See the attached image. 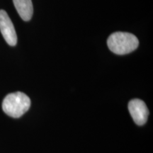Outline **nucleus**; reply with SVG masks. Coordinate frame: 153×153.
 Returning <instances> with one entry per match:
<instances>
[{
	"label": "nucleus",
	"instance_id": "obj_1",
	"mask_svg": "<svg viewBox=\"0 0 153 153\" xmlns=\"http://www.w3.org/2000/svg\"><path fill=\"white\" fill-rule=\"evenodd\" d=\"M107 45L111 52L117 55H126L138 47L139 41L133 34L126 32L112 33L107 40Z\"/></svg>",
	"mask_w": 153,
	"mask_h": 153
},
{
	"label": "nucleus",
	"instance_id": "obj_2",
	"mask_svg": "<svg viewBox=\"0 0 153 153\" xmlns=\"http://www.w3.org/2000/svg\"><path fill=\"white\" fill-rule=\"evenodd\" d=\"M29 97L21 91L9 94L2 102V109L4 113L12 118H19L29 109Z\"/></svg>",
	"mask_w": 153,
	"mask_h": 153
},
{
	"label": "nucleus",
	"instance_id": "obj_3",
	"mask_svg": "<svg viewBox=\"0 0 153 153\" xmlns=\"http://www.w3.org/2000/svg\"><path fill=\"white\" fill-rule=\"evenodd\" d=\"M0 31L4 38L11 46L17 43V36L13 23L4 10H0Z\"/></svg>",
	"mask_w": 153,
	"mask_h": 153
},
{
	"label": "nucleus",
	"instance_id": "obj_4",
	"mask_svg": "<svg viewBox=\"0 0 153 153\" xmlns=\"http://www.w3.org/2000/svg\"><path fill=\"white\" fill-rule=\"evenodd\" d=\"M128 110L132 118L138 126H143L147 122L149 111L144 101L138 99L131 100L128 104Z\"/></svg>",
	"mask_w": 153,
	"mask_h": 153
},
{
	"label": "nucleus",
	"instance_id": "obj_5",
	"mask_svg": "<svg viewBox=\"0 0 153 153\" xmlns=\"http://www.w3.org/2000/svg\"><path fill=\"white\" fill-rule=\"evenodd\" d=\"M17 12L23 20L28 22L33 16V4L31 0H13Z\"/></svg>",
	"mask_w": 153,
	"mask_h": 153
}]
</instances>
